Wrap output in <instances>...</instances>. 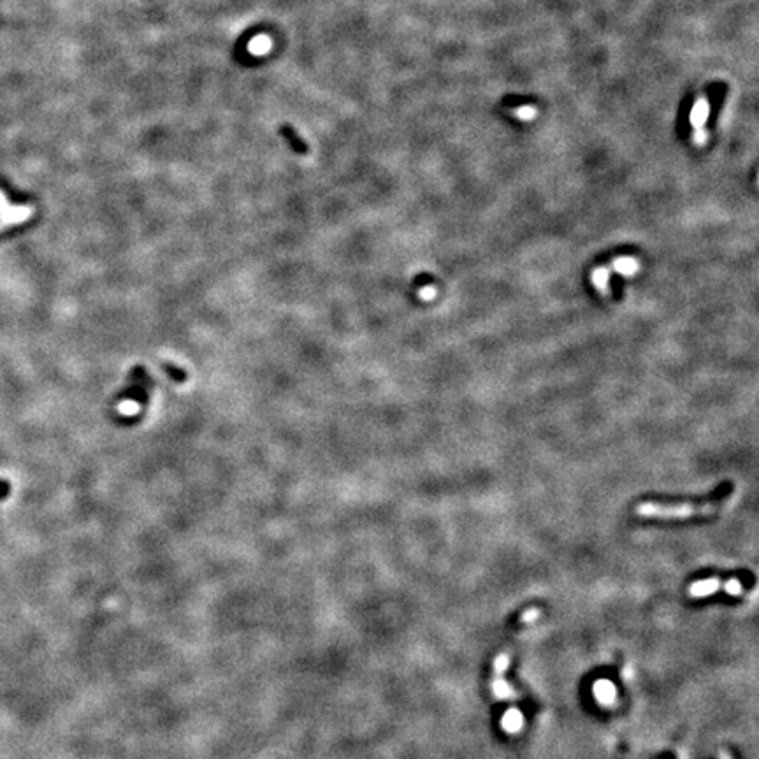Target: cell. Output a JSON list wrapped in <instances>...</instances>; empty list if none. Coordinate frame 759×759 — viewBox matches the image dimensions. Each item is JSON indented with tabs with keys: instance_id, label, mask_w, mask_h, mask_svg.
I'll return each mask as SVG.
<instances>
[{
	"instance_id": "cell-5",
	"label": "cell",
	"mask_w": 759,
	"mask_h": 759,
	"mask_svg": "<svg viewBox=\"0 0 759 759\" xmlns=\"http://www.w3.org/2000/svg\"><path fill=\"white\" fill-rule=\"evenodd\" d=\"M610 267L622 276H634L640 271V262L634 257H619L612 262Z\"/></svg>"
},
{
	"instance_id": "cell-3",
	"label": "cell",
	"mask_w": 759,
	"mask_h": 759,
	"mask_svg": "<svg viewBox=\"0 0 759 759\" xmlns=\"http://www.w3.org/2000/svg\"><path fill=\"white\" fill-rule=\"evenodd\" d=\"M280 135L288 142V144H290V148L294 149L295 153H299V155H306V153L309 152V146L302 141L301 135H299L290 125H281Z\"/></svg>"
},
{
	"instance_id": "cell-1",
	"label": "cell",
	"mask_w": 759,
	"mask_h": 759,
	"mask_svg": "<svg viewBox=\"0 0 759 759\" xmlns=\"http://www.w3.org/2000/svg\"><path fill=\"white\" fill-rule=\"evenodd\" d=\"M732 493V486H724L717 494L707 501H696V503H640L636 508V515L645 517V519H662V520H677V519H689V517H707L714 515L719 512L726 498Z\"/></svg>"
},
{
	"instance_id": "cell-6",
	"label": "cell",
	"mask_w": 759,
	"mask_h": 759,
	"mask_svg": "<svg viewBox=\"0 0 759 759\" xmlns=\"http://www.w3.org/2000/svg\"><path fill=\"white\" fill-rule=\"evenodd\" d=\"M524 726V715L522 712L517 710V708H510L508 712H505L503 719H501V728L506 733H519Z\"/></svg>"
},
{
	"instance_id": "cell-7",
	"label": "cell",
	"mask_w": 759,
	"mask_h": 759,
	"mask_svg": "<svg viewBox=\"0 0 759 759\" xmlns=\"http://www.w3.org/2000/svg\"><path fill=\"white\" fill-rule=\"evenodd\" d=\"M593 283L603 295H610V267H596L593 273Z\"/></svg>"
},
{
	"instance_id": "cell-8",
	"label": "cell",
	"mask_w": 759,
	"mask_h": 759,
	"mask_svg": "<svg viewBox=\"0 0 759 759\" xmlns=\"http://www.w3.org/2000/svg\"><path fill=\"white\" fill-rule=\"evenodd\" d=\"M493 693L496 694L498 698H503V700H506V698H513V694H515V693H513L512 686H510L508 682H505V680L501 679V677H498V679L494 680Z\"/></svg>"
},
{
	"instance_id": "cell-4",
	"label": "cell",
	"mask_w": 759,
	"mask_h": 759,
	"mask_svg": "<svg viewBox=\"0 0 759 759\" xmlns=\"http://www.w3.org/2000/svg\"><path fill=\"white\" fill-rule=\"evenodd\" d=\"M721 580L719 579H707V580H698L693 586L689 587V596L693 598H705L710 596V594L717 593V589L721 587Z\"/></svg>"
},
{
	"instance_id": "cell-11",
	"label": "cell",
	"mask_w": 759,
	"mask_h": 759,
	"mask_svg": "<svg viewBox=\"0 0 759 759\" xmlns=\"http://www.w3.org/2000/svg\"><path fill=\"white\" fill-rule=\"evenodd\" d=\"M538 617H540V610H538V608H531V610L524 612V614L520 615V622H524V624H529V622L536 621Z\"/></svg>"
},
{
	"instance_id": "cell-10",
	"label": "cell",
	"mask_w": 759,
	"mask_h": 759,
	"mask_svg": "<svg viewBox=\"0 0 759 759\" xmlns=\"http://www.w3.org/2000/svg\"><path fill=\"white\" fill-rule=\"evenodd\" d=\"M510 666V658L506 654H501L498 655V659L494 661V669H496V673H503L506 668Z\"/></svg>"
},
{
	"instance_id": "cell-9",
	"label": "cell",
	"mask_w": 759,
	"mask_h": 759,
	"mask_svg": "<svg viewBox=\"0 0 759 759\" xmlns=\"http://www.w3.org/2000/svg\"><path fill=\"white\" fill-rule=\"evenodd\" d=\"M724 591H726V593H728V594H732V596H740V594L743 593L742 584H740L736 579L728 580V582L724 584Z\"/></svg>"
},
{
	"instance_id": "cell-2",
	"label": "cell",
	"mask_w": 759,
	"mask_h": 759,
	"mask_svg": "<svg viewBox=\"0 0 759 759\" xmlns=\"http://www.w3.org/2000/svg\"><path fill=\"white\" fill-rule=\"evenodd\" d=\"M593 691L594 696H596V700L600 701L601 705H612L615 701V698H617V691H615V686L610 680H598V682L594 684Z\"/></svg>"
},
{
	"instance_id": "cell-12",
	"label": "cell",
	"mask_w": 759,
	"mask_h": 759,
	"mask_svg": "<svg viewBox=\"0 0 759 759\" xmlns=\"http://www.w3.org/2000/svg\"><path fill=\"white\" fill-rule=\"evenodd\" d=\"M436 294H438V290L433 287V285H427L426 288H422V290H420V297L426 299V301H431V299H434V295H436Z\"/></svg>"
}]
</instances>
